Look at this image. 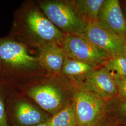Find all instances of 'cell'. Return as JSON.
Wrapping results in <instances>:
<instances>
[{"label": "cell", "instance_id": "cell-19", "mask_svg": "<svg viewBox=\"0 0 126 126\" xmlns=\"http://www.w3.org/2000/svg\"><path fill=\"white\" fill-rule=\"evenodd\" d=\"M95 126H125L109 116L106 113Z\"/></svg>", "mask_w": 126, "mask_h": 126}, {"label": "cell", "instance_id": "cell-9", "mask_svg": "<svg viewBox=\"0 0 126 126\" xmlns=\"http://www.w3.org/2000/svg\"><path fill=\"white\" fill-rule=\"evenodd\" d=\"M82 85L95 96L106 101L118 96L113 75L104 66L95 68Z\"/></svg>", "mask_w": 126, "mask_h": 126}, {"label": "cell", "instance_id": "cell-2", "mask_svg": "<svg viewBox=\"0 0 126 126\" xmlns=\"http://www.w3.org/2000/svg\"><path fill=\"white\" fill-rule=\"evenodd\" d=\"M15 87L51 117L71 104L74 92L72 82L61 74L46 73Z\"/></svg>", "mask_w": 126, "mask_h": 126}, {"label": "cell", "instance_id": "cell-14", "mask_svg": "<svg viewBox=\"0 0 126 126\" xmlns=\"http://www.w3.org/2000/svg\"><path fill=\"white\" fill-rule=\"evenodd\" d=\"M106 113L126 126V100L118 96L106 101Z\"/></svg>", "mask_w": 126, "mask_h": 126}, {"label": "cell", "instance_id": "cell-11", "mask_svg": "<svg viewBox=\"0 0 126 126\" xmlns=\"http://www.w3.org/2000/svg\"><path fill=\"white\" fill-rule=\"evenodd\" d=\"M37 54L41 66L46 73L61 74L66 58L62 46L55 44L45 45L37 50Z\"/></svg>", "mask_w": 126, "mask_h": 126}, {"label": "cell", "instance_id": "cell-6", "mask_svg": "<svg viewBox=\"0 0 126 126\" xmlns=\"http://www.w3.org/2000/svg\"><path fill=\"white\" fill-rule=\"evenodd\" d=\"M73 86L71 104L77 126H95L106 114V101L95 96L82 85Z\"/></svg>", "mask_w": 126, "mask_h": 126}, {"label": "cell", "instance_id": "cell-3", "mask_svg": "<svg viewBox=\"0 0 126 126\" xmlns=\"http://www.w3.org/2000/svg\"><path fill=\"white\" fill-rule=\"evenodd\" d=\"M46 73L37 50L8 36L0 37V79L16 87L31 78Z\"/></svg>", "mask_w": 126, "mask_h": 126}, {"label": "cell", "instance_id": "cell-4", "mask_svg": "<svg viewBox=\"0 0 126 126\" xmlns=\"http://www.w3.org/2000/svg\"><path fill=\"white\" fill-rule=\"evenodd\" d=\"M36 4L50 22L66 35H79L87 25L77 13L72 0H37Z\"/></svg>", "mask_w": 126, "mask_h": 126}, {"label": "cell", "instance_id": "cell-17", "mask_svg": "<svg viewBox=\"0 0 126 126\" xmlns=\"http://www.w3.org/2000/svg\"><path fill=\"white\" fill-rule=\"evenodd\" d=\"M103 66L113 75L126 77V57L124 55L109 58Z\"/></svg>", "mask_w": 126, "mask_h": 126}, {"label": "cell", "instance_id": "cell-21", "mask_svg": "<svg viewBox=\"0 0 126 126\" xmlns=\"http://www.w3.org/2000/svg\"><path fill=\"white\" fill-rule=\"evenodd\" d=\"M123 13L124 14V16H125V17L126 19V5H125L123 8Z\"/></svg>", "mask_w": 126, "mask_h": 126}, {"label": "cell", "instance_id": "cell-20", "mask_svg": "<svg viewBox=\"0 0 126 126\" xmlns=\"http://www.w3.org/2000/svg\"><path fill=\"white\" fill-rule=\"evenodd\" d=\"M123 55H124L126 57V42L123 49Z\"/></svg>", "mask_w": 126, "mask_h": 126}, {"label": "cell", "instance_id": "cell-7", "mask_svg": "<svg viewBox=\"0 0 126 126\" xmlns=\"http://www.w3.org/2000/svg\"><path fill=\"white\" fill-rule=\"evenodd\" d=\"M62 47L66 57L91 65L103 66L110 56L89 41L79 35H66Z\"/></svg>", "mask_w": 126, "mask_h": 126}, {"label": "cell", "instance_id": "cell-12", "mask_svg": "<svg viewBox=\"0 0 126 126\" xmlns=\"http://www.w3.org/2000/svg\"><path fill=\"white\" fill-rule=\"evenodd\" d=\"M95 68L89 64L66 57L61 74L67 78L73 85H81Z\"/></svg>", "mask_w": 126, "mask_h": 126}, {"label": "cell", "instance_id": "cell-8", "mask_svg": "<svg viewBox=\"0 0 126 126\" xmlns=\"http://www.w3.org/2000/svg\"><path fill=\"white\" fill-rule=\"evenodd\" d=\"M81 36L107 53L110 57L123 55L126 39L102 26L98 21L88 24Z\"/></svg>", "mask_w": 126, "mask_h": 126}, {"label": "cell", "instance_id": "cell-15", "mask_svg": "<svg viewBox=\"0 0 126 126\" xmlns=\"http://www.w3.org/2000/svg\"><path fill=\"white\" fill-rule=\"evenodd\" d=\"M48 123L49 126H78L72 104L51 116Z\"/></svg>", "mask_w": 126, "mask_h": 126}, {"label": "cell", "instance_id": "cell-22", "mask_svg": "<svg viewBox=\"0 0 126 126\" xmlns=\"http://www.w3.org/2000/svg\"><path fill=\"white\" fill-rule=\"evenodd\" d=\"M36 126H49V124H48V122L45 123H44V124H40V125H37Z\"/></svg>", "mask_w": 126, "mask_h": 126}, {"label": "cell", "instance_id": "cell-13", "mask_svg": "<svg viewBox=\"0 0 126 126\" xmlns=\"http://www.w3.org/2000/svg\"><path fill=\"white\" fill-rule=\"evenodd\" d=\"M77 13L88 25L98 21L99 10L105 0H72Z\"/></svg>", "mask_w": 126, "mask_h": 126}, {"label": "cell", "instance_id": "cell-5", "mask_svg": "<svg viewBox=\"0 0 126 126\" xmlns=\"http://www.w3.org/2000/svg\"><path fill=\"white\" fill-rule=\"evenodd\" d=\"M8 118L12 126H36L48 122L49 114L13 87L8 105Z\"/></svg>", "mask_w": 126, "mask_h": 126}, {"label": "cell", "instance_id": "cell-1", "mask_svg": "<svg viewBox=\"0 0 126 126\" xmlns=\"http://www.w3.org/2000/svg\"><path fill=\"white\" fill-rule=\"evenodd\" d=\"M9 36L37 50L49 44L62 46L66 36L51 23L35 0H25L15 10Z\"/></svg>", "mask_w": 126, "mask_h": 126}, {"label": "cell", "instance_id": "cell-16", "mask_svg": "<svg viewBox=\"0 0 126 126\" xmlns=\"http://www.w3.org/2000/svg\"><path fill=\"white\" fill-rule=\"evenodd\" d=\"M13 87L0 79V126H10L8 105L10 92Z\"/></svg>", "mask_w": 126, "mask_h": 126}, {"label": "cell", "instance_id": "cell-10", "mask_svg": "<svg viewBox=\"0 0 126 126\" xmlns=\"http://www.w3.org/2000/svg\"><path fill=\"white\" fill-rule=\"evenodd\" d=\"M104 27L126 40V19L118 0H105L98 17Z\"/></svg>", "mask_w": 126, "mask_h": 126}, {"label": "cell", "instance_id": "cell-18", "mask_svg": "<svg viewBox=\"0 0 126 126\" xmlns=\"http://www.w3.org/2000/svg\"><path fill=\"white\" fill-rule=\"evenodd\" d=\"M112 75L115 82L118 91L117 96L126 100V77Z\"/></svg>", "mask_w": 126, "mask_h": 126}]
</instances>
